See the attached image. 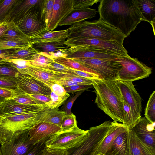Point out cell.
<instances>
[{
  "instance_id": "1",
  "label": "cell",
  "mask_w": 155,
  "mask_h": 155,
  "mask_svg": "<svg viewBox=\"0 0 155 155\" xmlns=\"http://www.w3.org/2000/svg\"><path fill=\"white\" fill-rule=\"evenodd\" d=\"M98 7L100 18L126 37L143 20L137 0H101Z\"/></svg>"
},
{
  "instance_id": "2",
  "label": "cell",
  "mask_w": 155,
  "mask_h": 155,
  "mask_svg": "<svg viewBox=\"0 0 155 155\" xmlns=\"http://www.w3.org/2000/svg\"><path fill=\"white\" fill-rule=\"evenodd\" d=\"M97 106L109 116L114 122L123 123V97L115 81L94 79L92 84Z\"/></svg>"
},
{
  "instance_id": "3",
  "label": "cell",
  "mask_w": 155,
  "mask_h": 155,
  "mask_svg": "<svg viewBox=\"0 0 155 155\" xmlns=\"http://www.w3.org/2000/svg\"><path fill=\"white\" fill-rule=\"evenodd\" d=\"M67 38L76 37L94 38L103 41H115L123 45L126 37L100 18L97 20L83 21L74 23L68 28Z\"/></svg>"
},
{
  "instance_id": "4",
  "label": "cell",
  "mask_w": 155,
  "mask_h": 155,
  "mask_svg": "<svg viewBox=\"0 0 155 155\" xmlns=\"http://www.w3.org/2000/svg\"><path fill=\"white\" fill-rule=\"evenodd\" d=\"M37 113L4 116L0 123V144L10 140L16 133L31 129L36 123Z\"/></svg>"
},
{
  "instance_id": "5",
  "label": "cell",
  "mask_w": 155,
  "mask_h": 155,
  "mask_svg": "<svg viewBox=\"0 0 155 155\" xmlns=\"http://www.w3.org/2000/svg\"><path fill=\"white\" fill-rule=\"evenodd\" d=\"M111 123L106 121L98 126L90 127L82 142L67 150L68 155H94L99 145L109 133Z\"/></svg>"
},
{
  "instance_id": "6",
  "label": "cell",
  "mask_w": 155,
  "mask_h": 155,
  "mask_svg": "<svg viewBox=\"0 0 155 155\" xmlns=\"http://www.w3.org/2000/svg\"><path fill=\"white\" fill-rule=\"evenodd\" d=\"M119 59L78 58L74 60L94 71L100 79L116 81L118 74L122 68Z\"/></svg>"
},
{
  "instance_id": "7",
  "label": "cell",
  "mask_w": 155,
  "mask_h": 155,
  "mask_svg": "<svg viewBox=\"0 0 155 155\" xmlns=\"http://www.w3.org/2000/svg\"><path fill=\"white\" fill-rule=\"evenodd\" d=\"M88 131L79 128L77 126L69 130L60 131L46 141V146L52 150H68L81 142Z\"/></svg>"
},
{
  "instance_id": "8",
  "label": "cell",
  "mask_w": 155,
  "mask_h": 155,
  "mask_svg": "<svg viewBox=\"0 0 155 155\" xmlns=\"http://www.w3.org/2000/svg\"><path fill=\"white\" fill-rule=\"evenodd\" d=\"M44 5L35 7L15 23L22 32L31 39L47 29L44 15Z\"/></svg>"
},
{
  "instance_id": "9",
  "label": "cell",
  "mask_w": 155,
  "mask_h": 155,
  "mask_svg": "<svg viewBox=\"0 0 155 155\" xmlns=\"http://www.w3.org/2000/svg\"><path fill=\"white\" fill-rule=\"evenodd\" d=\"M122 68L118 74L117 80L133 82L146 78L152 73V69L137 58L127 57L119 58Z\"/></svg>"
},
{
  "instance_id": "10",
  "label": "cell",
  "mask_w": 155,
  "mask_h": 155,
  "mask_svg": "<svg viewBox=\"0 0 155 155\" xmlns=\"http://www.w3.org/2000/svg\"><path fill=\"white\" fill-rule=\"evenodd\" d=\"M64 44L68 47L75 46H90L115 53L124 57L129 56L123 45L115 41H107L81 37L68 38Z\"/></svg>"
},
{
  "instance_id": "11",
  "label": "cell",
  "mask_w": 155,
  "mask_h": 155,
  "mask_svg": "<svg viewBox=\"0 0 155 155\" xmlns=\"http://www.w3.org/2000/svg\"><path fill=\"white\" fill-rule=\"evenodd\" d=\"M29 130L16 134L10 141L1 145L2 155H26L35 144L30 139Z\"/></svg>"
},
{
  "instance_id": "12",
  "label": "cell",
  "mask_w": 155,
  "mask_h": 155,
  "mask_svg": "<svg viewBox=\"0 0 155 155\" xmlns=\"http://www.w3.org/2000/svg\"><path fill=\"white\" fill-rule=\"evenodd\" d=\"M64 57L72 59H119L126 57L112 52L90 46H75L61 50Z\"/></svg>"
},
{
  "instance_id": "13",
  "label": "cell",
  "mask_w": 155,
  "mask_h": 155,
  "mask_svg": "<svg viewBox=\"0 0 155 155\" xmlns=\"http://www.w3.org/2000/svg\"><path fill=\"white\" fill-rule=\"evenodd\" d=\"M123 98L130 107L135 124L141 117V98L132 82L115 81Z\"/></svg>"
},
{
  "instance_id": "14",
  "label": "cell",
  "mask_w": 155,
  "mask_h": 155,
  "mask_svg": "<svg viewBox=\"0 0 155 155\" xmlns=\"http://www.w3.org/2000/svg\"><path fill=\"white\" fill-rule=\"evenodd\" d=\"M18 89L28 94H41L50 96L51 91L43 82L25 74L19 73L16 78Z\"/></svg>"
},
{
  "instance_id": "15",
  "label": "cell",
  "mask_w": 155,
  "mask_h": 155,
  "mask_svg": "<svg viewBox=\"0 0 155 155\" xmlns=\"http://www.w3.org/2000/svg\"><path fill=\"white\" fill-rule=\"evenodd\" d=\"M46 109L43 104H21L10 99H5L0 103V109L4 116L37 113Z\"/></svg>"
},
{
  "instance_id": "16",
  "label": "cell",
  "mask_w": 155,
  "mask_h": 155,
  "mask_svg": "<svg viewBox=\"0 0 155 155\" xmlns=\"http://www.w3.org/2000/svg\"><path fill=\"white\" fill-rule=\"evenodd\" d=\"M45 0H17L3 23H15L35 6L45 4Z\"/></svg>"
},
{
  "instance_id": "17",
  "label": "cell",
  "mask_w": 155,
  "mask_h": 155,
  "mask_svg": "<svg viewBox=\"0 0 155 155\" xmlns=\"http://www.w3.org/2000/svg\"><path fill=\"white\" fill-rule=\"evenodd\" d=\"M155 122L141 117L131 128L137 137L147 146L155 148Z\"/></svg>"
},
{
  "instance_id": "18",
  "label": "cell",
  "mask_w": 155,
  "mask_h": 155,
  "mask_svg": "<svg viewBox=\"0 0 155 155\" xmlns=\"http://www.w3.org/2000/svg\"><path fill=\"white\" fill-rule=\"evenodd\" d=\"M61 130V128L55 124L45 122H37L29 130V135L30 139L36 144L45 142Z\"/></svg>"
},
{
  "instance_id": "19",
  "label": "cell",
  "mask_w": 155,
  "mask_h": 155,
  "mask_svg": "<svg viewBox=\"0 0 155 155\" xmlns=\"http://www.w3.org/2000/svg\"><path fill=\"white\" fill-rule=\"evenodd\" d=\"M73 9L72 0H54L52 18L47 28L51 31L55 29Z\"/></svg>"
},
{
  "instance_id": "20",
  "label": "cell",
  "mask_w": 155,
  "mask_h": 155,
  "mask_svg": "<svg viewBox=\"0 0 155 155\" xmlns=\"http://www.w3.org/2000/svg\"><path fill=\"white\" fill-rule=\"evenodd\" d=\"M128 129L126 125L122 123L111 122L109 133L99 145L94 155H105L116 138L121 133L127 131Z\"/></svg>"
},
{
  "instance_id": "21",
  "label": "cell",
  "mask_w": 155,
  "mask_h": 155,
  "mask_svg": "<svg viewBox=\"0 0 155 155\" xmlns=\"http://www.w3.org/2000/svg\"><path fill=\"white\" fill-rule=\"evenodd\" d=\"M97 11L95 9L90 8L80 9H73L60 22L58 26H62L73 24L90 19L96 16Z\"/></svg>"
},
{
  "instance_id": "22",
  "label": "cell",
  "mask_w": 155,
  "mask_h": 155,
  "mask_svg": "<svg viewBox=\"0 0 155 155\" xmlns=\"http://www.w3.org/2000/svg\"><path fill=\"white\" fill-rule=\"evenodd\" d=\"M128 137L130 155H155V148L143 142L131 129H128Z\"/></svg>"
},
{
  "instance_id": "23",
  "label": "cell",
  "mask_w": 155,
  "mask_h": 155,
  "mask_svg": "<svg viewBox=\"0 0 155 155\" xmlns=\"http://www.w3.org/2000/svg\"><path fill=\"white\" fill-rule=\"evenodd\" d=\"M17 70L19 73L28 75L49 87L52 84L57 83L54 78V73L51 71L31 66L27 68Z\"/></svg>"
},
{
  "instance_id": "24",
  "label": "cell",
  "mask_w": 155,
  "mask_h": 155,
  "mask_svg": "<svg viewBox=\"0 0 155 155\" xmlns=\"http://www.w3.org/2000/svg\"><path fill=\"white\" fill-rule=\"evenodd\" d=\"M128 130L121 133L116 138L105 155H130Z\"/></svg>"
},
{
  "instance_id": "25",
  "label": "cell",
  "mask_w": 155,
  "mask_h": 155,
  "mask_svg": "<svg viewBox=\"0 0 155 155\" xmlns=\"http://www.w3.org/2000/svg\"><path fill=\"white\" fill-rule=\"evenodd\" d=\"M65 112L60 110L58 108L54 109H45L38 112L35 118L37 122H45L50 123L61 128L63 117Z\"/></svg>"
},
{
  "instance_id": "26",
  "label": "cell",
  "mask_w": 155,
  "mask_h": 155,
  "mask_svg": "<svg viewBox=\"0 0 155 155\" xmlns=\"http://www.w3.org/2000/svg\"><path fill=\"white\" fill-rule=\"evenodd\" d=\"M69 33L68 29L57 31H51L47 29L31 38L32 45L35 43L58 41H65Z\"/></svg>"
},
{
  "instance_id": "27",
  "label": "cell",
  "mask_w": 155,
  "mask_h": 155,
  "mask_svg": "<svg viewBox=\"0 0 155 155\" xmlns=\"http://www.w3.org/2000/svg\"><path fill=\"white\" fill-rule=\"evenodd\" d=\"M137 2L142 17V21L151 24L155 34V0H137Z\"/></svg>"
},
{
  "instance_id": "28",
  "label": "cell",
  "mask_w": 155,
  "mask_h": 155,
  "mask_svg": "<svg viewBox=\"0 0 155 155\" xmlns=\"http://www.w3.org/2000/svg\"><path fill=\"white\" fill-rule=\"evenodd\" d=\"M64 41L45 42L35 43L32 47L38 52L50 53L65 49L68 48L64 44Z\"/></svg>"
},
{
  "instance_id": "29",
  "label": "cell",
  "mask_w": 155,
  "mask_h": 155,
  "mask_svg": "<svg viewBox=\"0 0 155 155\" xmlns=\"http://www.w3.org/2000/svg\"><path fill=\"white\" fill-rule=\"evenodd\" d=\"M8 23V29L0 39H10L32 43L31 38L22 32L14 23Z\"/></svg>"
},
{
  "instance_id": "30",
  "label": "cell",
  "mask_w": 155,
  "mask_h": 155,
  "mask_svg": "<svg viewBox=\"0 0 155 155\" xmlns=\"http://www.w3.org/2000/svg\"><path fill=\"white\" fill-rule=\"evenodd\" d=\"M53 60L54 61L68 68L93 74L99 77L100 79L99 76L95 71L85 67L73 59L61 57L54 58Z\"/></svg>"
},
{
  "instance_id": "31",
  "label": "cell",
  "mask_w": 155,
  "mask_h": 155,
  "mask_svg": "<svg viewBox=\"0 0 155 155\" xmlns=\"http://www.w3.org/2000/svg\"><path fill=\"white\" fill-rule=\"evenodd\" d=\"M38 52L32 46L14 49L7 58L9 61L11 59H21L30 60L32 57Z\"/></svg>"
},
{
  "instance_id": "32",
  "label": "cell",
  "mask_w": 155,
  "mask_h": 155,
  "mask_svg": "<svg viewBox=\"0 0 155 155\" xmlns=\"http://www.w3.org/2000/svg\"><path fill=\"white\" fill-rule=\"evenodd\" d=\"M32 45V43L31 42L10 39H0V50L25 48Z\"/></svg>"
},
{
  "instance_id": "33",
  "label": "cell",
  "mask_w": 155,
  "mask_h": 155,
  "mask_svg": "<svg viewBox=\"0 0 155 155\" xmlns=\"http://www.w3.org/2000/svg\"><path fill=\"white\" fill-rule=\"evenodd\" d=\"M12 91V95L9 99L14 100L16 102L24 104L39 105L35 100L28 94L19 89H13Z\"/></svg>"
},
{
  "instance_id": "34",
  "label": "cell",
  "mask_w": 155,
  "mask_h": 155,
  "mask_svg": "<svg viewBox=\"0 0 155 155\" xmlns=\"http://www.w3.org/2000/svg\"><path fill=\"white\" fill-rule=\"evenodd\" d=\"M54 61L53 59L45 55L42 52H38L29 60V64L31 66L46 70L49 65Z\"/></svg>"
},
{
  "instance_id": "35",
  "label": "cell",
  "mask_w": 155,
  "mask_h": 155,
  "mask_svg": "<svg viewBox=\"0 0 155 155\" xmlns=\"http://www.w3.org/2000/svg\"><path fill=\"white\" fill-rule=\"evenodd\" d=\"M53 72L54 78H58L65 81L83 83L89 85H92L94 80L90 79L78 75L68 74L55 72Z\"/></svg>"
},
{
  "instance_id": "36",
  "label": "cell",
  "mask_w": 155,
  "mask_h": 155,
  "mask_svg": "<svg viewBox=\"0 0 155 155\" xmlns=\"http://www.w3.org/2000/svg\"><path fill=\"white\" fill-rule=\"evenodd\" d=\"M51 100L48 102L44 104V106L48 109H54L58 108L63 104L64 102L70 97L69 93H67L64 96L61 97L51 91L50 95Z\"/></svg>"
},
{
  "instance_id": "37",
  "label": "cell",
  "mask_w": 155,
  "mask_h": 155,
  "mask_svg": "<svg viewBox=\"0 0 155 155\" xmlns=\"http://www.w3.org/2000/svg\"><path fill=\"white\" fill-rule=\"evenodd\" d=\"M145 118L151 123L155 122V91L150 95L146 106Z\"/></svg>"
},
{
  "instance_id": "38",
  "label": "cell",
  "mask_w": 155,
  "mask_h": 155,
  "mask_svg": "<svg viewBox=\"0 0 155 155\" xmlns=\"http://www.w3.org/2000/svg\"><path fill=\"white\" fill-rule=\"evenodd\" d=\"M17 1V0H0V24L3 23L5 18Z\"/></svg>"
},
{
  "instance_id": "39",
  "label": "cell",
  "mask_w": 155,
  "mask_h": 155,
  "mask_svg": "<svg viewBox=\"0 0 155 155\" xmlns=\"http://www.w3.org/2000/svg\"><path fill=\"white\" fill-rule=\"evenodd\" d=\"M0 87L9 90L18 89L17 79L14 77L0 76Z\"/></svg>"
},
{
  "instance_id": "40",
  "label": "cell",
  "mask_w": 155,
  "mask_h": 155,
  "mask_svg": "<svg viewBox=\"0 0 155 155\" xmlns=\"http://www.w3.org/2000/svg\"><path fill=\"white\" fill-rule=\"evenodd\" d=\"M77 126L76 116L72 113L69 115L65 114L62 119L61 131H65L74 128Z\"/></svg>"
},
{
  "instance_id": "41",
  "label": "cell",
  "mask_w": 155,
  "mask_h": 155,
  "mask_svg": "<svg viewBox=\"0 0 155 155\" xmlns=\"http://www.w3.org/2000/svg\"><path fill=\"white\" fill-rule=\"evenodd\" d=\"M19 72L10 62L0 64V76L16 78Z\"/></svg>"
},
{
  "instance_id": "42",
  "label": "cell",
  "mask_w": 155,
  "mask_h": 155,
  "mask_svg": "<svg viewBox=\"0 0 155 155\" xmlns=\"http://www.w3.org/2000/svg\"><path fill=\"white\" fill-rule=\"evenodd\" d=\"M84 91H80L76 92L75 94L72 93L64 102L61 108V110L65 112L66 115L70 114L71 113V109L74 102Z\"/></svg>"
},
{
  "instance_id": "43",
  "label": "cell",
  "mask_w": 155,
  "mask_h": 155,
  "mask_svg": "<svg viewBox=\"0 0 155 155\" xmlns=\"http://www.w3.org/2000/svg\"><path fill=\"white\" fill-rule=\"evenodd\" d=\"M46 70L53 72L78 75L74 73V69L66 67L54 61L49 65L48 68Z\"/></svg>"
},
{
  "instance_id": "44",
  "label": "cell",
  "mask_w": 155,
  "mask_h": 155,
  "mask_svg": "<svg viewBox=\"0 0 155 155\" xmlns=\"http://www.w3.org/2000/svg\"><path fill=\"white\" fill-rule=\"evenodd\" d=\"M54 0H45L44 15L47 27L49 24L52 18Z\"/></svg>"
},
{
  "instance_id": "45",
  "label": "cell",
  "mask_w": 155,
  "mask_h": 155,
  "mask_svg": "<svg viewBox=\"0 0 155 155\" xmlns=\"http://www.w3.org/2000/svg\"><path fill=\"white\" fill-rule=\"evenodd\" d=\"M99 0H72L73 9H84L91 7Z\"/></svg>"
},
{
  "instance_id": "46",
  "label": "cell",
  "mask_w": 155,
  "mask_h": 155,
  "mask_svg": "<svg viewBox=\"0 0 155 155\" xmlns=\"http://www.w3.org/2000/svg\"><path fill=\"white\" fill-rule=\"evenodd\" d=\"M45 142L35 144L26 155H42L43 150L46 147Z\"/></svg>"
},
{
  "instance_id": "47",
  "label": "cell",
  "mask_w": 155,
  "mask_h": 155,
  "mask_svg": "<svg viewBox=\"0 0 155 155\" xmlns=\"http://www.w3.org/2000/svg\"><path fill=\"white\" fill-rule=\"evenodd\" d=\"M93 87L92 85H80L64 87L67 93H74L80 91H84Z\"/></svg>"
},
{
  "instance_id": "48",
  "label": "cell",
  "mask_w": 155,
  "mask_h": 155,
  "mask_svg": "<svg viewBox=\"0 0 155 155\" xmlns=\"http://www.w3.org/2000/svg\"><path fill=\"white\" fill-rule=\"evenodd\" d=\"M30 97L35 100L39 105H42L49 101L51 98L50 96L41 94H28Z\"/></svg>"
},
{
  "instance_id": "49",
  "label": "cell",
  "mask_w": 155,
  "mask_h": 155,
  "mask_svg": "<svg viewBox=\"0 0 155 155\" xmlns=\"http://www.w3.org/2000/svg\"><path fill=\"white\" fill-rule=\"evenodd\" d=\"M49 87L51 91L60 96H64L68 93L66 92L64 87L58 83L52 84Z\"/></svg>"
},
{
  "instance_id": "50",
  "label": "cell",
  "mask_w": 155,
  "mask_h": 155,
  "mask_svg": "<svg viewBox=\"0 0 155 155\" xmlns=\"http://www.w3.org/2000/svg\"><path fill=\"white\" fill-rule=\"evenodd\" d=\"M67 150H52L46 147L44 149L42 155H68Z\"/></svg>"
},
{
  "instance_id": "51",
  "label": "cell",
  "mask_w": 155,
  "mask_h": 155,
  "mask_svg": "<svg viewBox=\"0 0 155 155\" xmlns=\"http://www.w3.org/2000/svg\"><path fill=\"white\" fill-rule=\"evenodd\" d=\"M54 79L57 83L60 84L64 87L76 85L88 84L83 83H80L70 81H65L58 78H54Z\"/></svg>"
},
{
  "instance_id": "52",
  "label": "cell",
  "mask_w": 155,
  "mask_h": 155,
  "mask_svg": "<svg viewBox=\"0 0 155 155\" xmlns=\"http://www.w3.org/2000/svg\"><path fill=\"white\" fill-rule=\"evenodd\" d=\"M74 73L79 76L90 79H100L99 77L93 74L79 70H74Z\"/></svg>"
},
{
  "instance_id": "53",
  "label": "cell",
  "mask_w": 155,
  "mask_h": 155,
  "mask_svg": "<svg viewBox=\"0 0 155 155\" xmlns=\"http://www.w3.org/2000/svg\"><path fill=\"white\" fill-rule=\"evenodd\" d=\"M14 49L0 50V64L9 62L7 58Z\"/></svg>"
},
{
  "instance_id": "54",
  "label": "cell",
  "mask_w": 155,
  "mask_h": 155,
  "mask_svg": "<svg viewBox=\"0 0 155 155\" xmlns=\"http://www.w3.org/2000/svg\"><path fill=\"white\" fill-rule=\"evenodd\" d=\"M8 62L20 66H30L29 60L21 59H11L9 60Z\"/></svg>"
},
{
  "instance_id": "55",
  "label": "cell",
  "mask_w": 155,
  "mask_h": 155,
  "mask_svg": "<svg viewBox=\"0 0 155 155\" xmlns=\"http://www.w3.org/2000/svg\"><path fill=\"white\" fill-rule=\"evenodd\" d=\"M8 29V23H2L0 24V39Z\"/></svg>"
},
{
  "instance_id": "56",
  "label": "cell",
  "mask_w": 155,
  "mask_h": 155,
  "mask_svg": "<svg viewBox=\"0 0 155 155\" xmlns=\"http://www.w3.org/2000/svg\"><path fill=\"white\" fill-rule=\"evenodd\" d=\"M3 115L2 114L1 110L0 109V123L2 121V120L3 117Z\"/></svg>"
},
{
  "instance_id": "57",
  "label": "cell",
  "mask_w": 155,
  "mask_h": 155,
  "mask_svg": "<svg viewBox=\"0 0 155 155\" xmlns=\"http://www.w3.org/2000/svg\"><path fill=\"white\" fill-rule=\"evenodd\" d=\"M5 98L4 97L0 96V103L3 101Z\"/></svg>"
},
{
  "instance_id": "58",
  "label": "cell",
  "mask_w": 155,
  "mask_h": 155,
  "mask_svg": "<svg viewBox=\"0 0 155 155\" xmlns=\"http://www.w3.org/2000/svg\"><path fill=\"white\" fill-rule=\"evenodd\" d=\"M0 155H2L1 151V150H0Z\"/></svg>"
},
{
  "instance_id": "59",
  "label": "cell",
  "mask_w": 155,
  "mask_h": 155,
  "mask_svg": "<svg viewBox=\"0 0 155 155\" xmlns=\"http://www.w3.org/2000/svg\"></svg>"
}]
</instances>
